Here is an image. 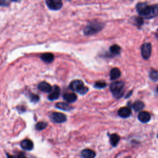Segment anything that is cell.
Returning <instances> with one entry per match:
<instances>
[{
    "label": "cell",
    "mask_w": 158,
    "mask_h": 158,
    "mask_svg": "<svg viewBox=\"0 0 158 158\" xmlns=\"http://www.w3.org/2000/svg\"><path fill=\"white\" fill-rule=\"evenodd\" d=\"M61 93L60 88L57 85H54L52 87V90L49 94L48 98L50 101H54L59 98Z\"/></svg>",
    "instance_id": "cell-8"
},
{
    "label": "cell",
    "mask_w": 158,
    "mask_h": 158,
    "mask_svg": "<svg viewBox=\"0 0 158 158\" xmlns=\"http://www.w3.org/2000/svg\"><path fill=\"white\" fill-rule=\"evenodd\" d=\"M48 126V124L45 122H39L35 125V129L40 131L42 130H44L47 128Z\"/></svg>",
    "instance_id": "cell-21"
},
{
    "label": "cell",
    "mask_w": 158,
    "mask_h": 158,
    "mask_svg": "<svg viewBox=\"0 0 158 158\" xmlns=\"http://www.w3.org/2000/svg\"><path fill=\"white\" fill-rule=\"evenodd\" d=\"M120 140V137L116 134H114L110 135V142L112 146H116Z\"/></svg>",
    "instance_id": "cell-18"
},
{
    "label": "cell",
    "mask_w": 158,
    "mask_h": 158,
    "mask_svg": "<svg viewBox=\"0 0 158 158\" xmlns=\"http://www.w3.org/2000/svg\"><path fill=\"white\" fill-rule=\"evenodd\" d=\"M46 3L48 8L53 11L59 10L63 7V2L60 0H48Z\"/></svg>",
    "instance_id": "cell-7"
},
{
    "label": "cell",
    "mask_w": 158,
    "mask_h": 158,
    "mask_svg": "<svg viewBox=\"0 0 158 158\" xmlns=\"http://www.w3.org/2000/svg\"><path fill=\"white\" fill-rule=\"evenodd\" d=\"M81 156L83 158H95L96 153L90 149H85L81 152Z\"/></svg>",
    "instance_id": "cell-14"
},
{
    "label": "cell",
    "mask_w": 158,
    "mask_h": 158,
    "mask_svg": "<svg viewBox=\"0 0 158 158\" xmlns=\"http://www.w3.org/2000/svg\"><path fill=\"white\" fill-rule=\"evenodd\" d=\"M30 100L33 103H37L40 100V96L35 94H31L30 95Z\"/></svg>",
    "instance_id": "cell-24"
},
{
    "label": "cell",
    "mask_w": 158,
    "mask_h": 158,
    "mask_svg": "<svg viewBox=\"0 0 158 158\" xmlns=\"http://www.w3.org/2000/svg\"><path fill=\"white\" fill-rule=\"evenodd\" d=\"M17 158H26L24 153H19V155L17 156Z\"/></svg>",
    "instance_id": "cell-27"
},
{
    "label": "cell",
    "mask_w": 158,
    "mask_h": 158,
    "mask_svg": "<svg viewBox=\"0 0 158 158\" xmlns=\"http://www.w3.org/2000/svg\"><path fill=\"white\" fill-rule=\"evenodd\" d=\"M152 51V47L151 43H146L142 45L141 47V53L143 59L147 60L151 56Z\"/></svg>",
    "instance_id": "cell-5"
},
{
    "label": "cell",
    "mask_w": 158,
    "mask_h": 158,
    "mask_svg": "<svg viewBox=\"0 0 158 158\" xmlns=\"http://www.w3.org/2000/svg\"><path fill=\"white\" fill-rule=\"evenodd\" d=\"M131 109L127 107L122 108L118 111V114H119V116L122 118L128 117L131 114Z\"/></svg>",
    "instance_id": "cell-13"
},
{
    "label": "cell",
    "mask_w": 158,
    "mask_h": 158,
    "mask_svg": "<svg viewBox=\"0 0 158 158\" xmlns=\"http://www.w3.org/2000/svg\"><path fill=\"white\" fill-rule=\"evenodd\" d=\"M126 158H130V157H126Z\"/></svg>",
    "instance_id": "cell-29"
},
{
    "label": "cell",
    "mask_w": 158,
    "mask_h": 158,
    "mask_svg": "<svg viewBox=\"0 0 158 158\" xmlns=\"http://www.w3.org/2000/svg\"><path fill=\"white\" fill-rule=\"evenodd\" d=\"M7 158H16V157H14L13 156H11L10 154H7Z\"/></svg>",
    "instance_id": "cell-28"
},
{
    "label": "cell",
    "mask_w": 158,
    "mask_h": 158,
    "mask_svg": "<svg viewBox=\"0 0 158 158\" xmlns=\"http://www.w3.org/2000/svg\"><path fill=\"white\" fill-rule=\"evenodd\" d=\"M21 146L24 150L31 151L33 148V143L29 139H25L21 143Z\"/></svg>",
    "instance_id": "cell-9"
},
{
    "label": "cell",
    "mask_w": 158,
    "mask_h": 158,
    "mask_svg": "<svg viewBox=\"0 0 158 158\" xmlns=\"http://www.w3.org/2000/svg\"><path fill=\"white\" fill-rule=\"evenodd\" d=\"M150 78L154 82L158 81V71L152 69L150 73Z\"/></svg>",
    "instance_id": "cell-22"
},
{
    "label": "cell",
    "mask_w": 158,
    "mask_h": 158,
    "mask_svg": "<svg viewBox=\"0 0 158 158\" xmlns=\"http://www.w3.org/2000/svg\"><path fill=\"white\" fill-rule=\"evenodd\" d=\"M157 137H158V135H157Z\"/></svg>",
    "instance_id": "cell-31"
},
{
    "label": "cell",
    "mask_w": 158,
    "mask_h": 158,
    "mask_svg": "<svg viewBox=\"0 0 158 158\" xmlns=\"http://www.w3.org/2000/svg\"><path fill=\"white\" fill-rule=\"evenodd\" d=\"M135 22H137V24L138 25H142L144 21H143V19L142 18V17H135Z\"/></svg>",
    "instance_id": "cell-25"
},
{
    "label": "cell",
    "mask_w": 158,
    "mask_h": 158,
    "mask_svg": "<svg viewBox=\"0 0 158 158\" xmlns=\"http://www.w3.org/2000/svg\"><path fill=\"white\" fill-rule=\"evenodd\" d=\"M41 59L47 63H51L54 61L55 56L51 52H47V53H43L40 56Z\"/></svg>",
    "instance_id": "cell-12"
},
{
    "label": "cell",
    "mask_w": 158,
    "mask_h": 158,
    "mask_svg": "<svg viewBox=\"0 0 158 158\" xmlns=\"http://www.w3.org/2000/svg\"><path fill=\"white\" fill-rule=\"evenodd\" d=\"M138 14L145 18L150 19L158 15V6H148L145 3H139L136 6Z\"/></svg>",
    "instance_id": "cell-1"
},
{
    "label": "cell",
    "mask_w": 158,
    "mask_h": 158,
    "mask_svg": "<svg viewBox=\"0 0 158 158\" xmlns=\"http://www.w3.org/2000/svg\"><path fill=\"white\" fill-rule=\"evenodd\" d=\"M50 119L55 123L61 124L67 120V117L65 114L60 112H52L49 116Z\"/></svg>",
    "instance_id": "cell-6"
},
{
    "label": "cell",
    "mask_w": 158,
    "mask_h": 158,
    "mask_svg": "<svg viewBox=\"0 0 158 158\" xmlns=\"http://www.w3.org/2000/svg\"><path fill=\"white\" fill-rule=\"evenodd\" d=\"M110 51L113 55H119L120 51V47L117 45H114L110 47Z\"/></svg>",
    "instance_id": "cell-20"
},
{
    "label": "cell",
    "mask_w": 158,
    "mask_h": 158,
    "mask_svg": "<svg viewBox=\"0 0 158 158\" xmlns=\"http://www.w3.org/2000/svg\"><path fill=\"white\" fill-rule=\"evenodd\" d=\"M77 96L74 93H65L63 95V99L67 103H74L77 100Z\"/></svg>",
    "instance_id": "cell-15"
},
{
    "label": "cell",
    "mask_w": 158,
    "mask_h": 158,
    "mask_svg": "<svg viewBox=\"0 0 158 158\" xmlns=\"http://www.w3.org/2000/svg\"><path fill=\"white\" fill-rule=\"evenodd\" d=\"M10 2H7L6 1H0V6H9Z\"/></svg>",
    "instance_id": "cell-26"
},
{
    "label": "cell",
    "mask_w": 158,
    "mask_h": 158,
    "mask_svg": "<svg viewBox=\"0 0 158 158\" xmlns=\"http://www.w3.org/2000/svg\"><path fill=\"white\" fill-rule=\"evenodd\" d=\"M157 92H158V86H157Z\"/></svg>",
    "instance_id": "cell-30"
},
{
    "label": "cell",
    "mask_w": 158,
    "mask_h": 158,
    "mask_svg": "<svg viewBox=\"0 0 158 158\" xmlns=\"http://www.w3.org/2000/svg\"><path fill=\"white\" fill-rule=\"evenodd\" d=\"M106 85L107 84L106 82H104L103 81H99V82H96L94 86L95 88H96V89H103V88L104 87H106Z\"/></svg>",
    "instance_id": "cell-23"
},
{
    "label": "cell",
    "mask_w": 158,
    "mask_h": 158,
    "mask_svg": "<svg viewBox=\"0 0 158 158\" xmlns=\"http://www.w3.org/2000/svg\"><path fill=\"white\" fill-rule=\"evenodd\" d=\"M104 27V24L94 21L87 25L83 30V33L86 35H92L95 33H97L100 31H101Z\"/></svg>",
    "instance_id": "cell-2"
},
{
    "label": "cell",
    "mask_w": 158,
    "mask_h": 158,
    "mask_svg": "<svg viewBox=\"0 0 158 158\" xmlns=\"http://www.w3.org/2000/svg\"><path fill=\"white\" fill-rule=\"evenodd\" d=\"M138 119L142 123H146L150 120L151 115L150 114L146 111H142L139 113L138 116Z\"/></svg>",
    "instance_id": "cell-10"
},
{
    "label": "cell",
    "mask_w": 158,
    "mask_h": 158,
    "mask_svg": "<svg viewBox=\"0 0 158 158\" xmlns=\"http://www.w3.org/2000/svg\"><path fill=\"white\" fill-rule=\"evenodd\" d=\"M38 89L45 93H50L52 90V86L46 82H40L38 85Z\"/></svg>",
    "instance_id": "cell-11"
},
{
    "label": "cell",
    "mask_w": 158,
    "mask_h": 158,
    "mask_svg": "<svg viewBox=\"0 0 158 158\" xmlns=\"http://www.w3.org/2000/svg\"><path fill=\"white\" fill-rule=\"evenodd\" d=\"M121 72L118 68H113L110 73V78L111 80H116L120 77Z\"/></svg>",
    "instance_id": "cell-16"
},
{
    "label": "cell",
    "mask_w": 158,
    "mask_h": 158,
    "mask_svg": "<svg viewBox=\"0 0 158 158\" xmlns=\"http://www.w3.org/2000/svg\"><path fill=\"white\" fill-rule=\"evenodd\" d=\"M145 107V104L143 102L140 101H137L135 102L133 104V108L135 111H138L142 110Z\"/></svg>",
    "instance_id": "cell-19"
},
{
    "label": "cell",
    "mask_w": 158,
    "mask_h": 158,
    "mask_svg": "<svg viewBox=\"0 0 158 158\" xmlns=\"http://www.w3.org/2000/svg\"><path fill=\"white\" fill-rule=\"evenodd\" d=\"M124 83L122 82H113L110 85V90L114 97L118 98L122 95Z\"/></svg>",
    "instance_id": "cell-4"
},
{
    "label": "cell",
    "mask_w": 158,
    "mask_h": 158,
    "mask_svg": "<svg viewBox=\"0 0 158 158\" xmlns=\"http://www.w3.org/2000/svg\"><path fill=\"white\" fill-rule=\"evenodd\" d=\"M56 107L59 109L66 111L72 109V107L71 106V105L66 103H61V102L58 103L56 104Z\"/></svg>",
    "instance_id": "cell-17"
},
{
    "label": "cell",
    "mask_w": 158,
    "mask_h": 158,
    "mask_svg": "<svg viewBox=\"0 0 158 158\" xmlns=\"http://www.w3.org/2000/svg\"><path fill=\"white\" fill-rule=\"evenodd\" d=\"M70 89L76 92L80 95H85L89 91L88 87L84 85L83 82L80 80H75L71 82L69 85Z\"/></svg>",
    "instance_id": "cell-3"
}]
</instances>
